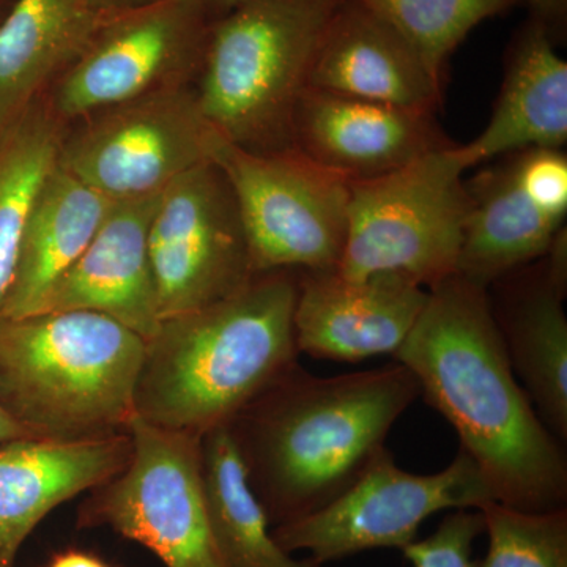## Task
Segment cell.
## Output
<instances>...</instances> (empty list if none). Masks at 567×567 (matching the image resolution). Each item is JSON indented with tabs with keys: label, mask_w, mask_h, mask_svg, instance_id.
<instances>
[{
	"label": "cell",
	"mask_w": 567,
	"mask_h": 567,
	"mask_svg": "<svg viewBox=\"0 0 567 567\" xmlns=\"http://www.w3.org/2000/svg\"><path fill=\"white\" fill-rule=\"evenodd\" d=\"M483 533L480 511L457 509L443 518L431 536L402 548V554L413 567H477L473 547Z\"/></svg>",
	"instance_id": "obj_27"
},
{
	"label": "cell",
	"mask_w": 567,
	"mask_h": 567,
	"mask_svg": "<svg viewBox=\"0 0 567 567\" xmlns=\"http://www.w3.org/2000/svg\"><path fill=\"white\" fill-rule=\"evenodd\" d=\"M517 380L559 442H567L566 229L546 256L487 287Z\"/></svg>",
	"instance_id": "obj_14"
},
{
	"label": "cell",
	"mask_w": 567,
	"mask_h": 567,
	"mask_svg": "<svg viewBox=\"0 0 567 567\" xmlns=\"http://www.w3.org/2000/svg\"><path fill=\"white\" fill-rule=\"evenodd\" d=\"M66 130L41 100L0 136V311L17 271L33 200L58 166Z\"/></svg>",
	"instance_id": "obj_24"
},
{
	"label": "cell",
	"mask_w": 567,
	"mask_h": 567,
	"mask_svg": "<svg viewBox=\"0 0 567 567\" xmlns=\"http://www.w3.org/2000/svg\"><path fill=\"white\" fill-rule=\"evenodd\" d=\"M213 163L233 189L254 275L338 268L347 238L349 182L298 151L256 153L226 140Z\"/></svg>",
	"instance_id": "obj_7"
},
{
	"label": "cell",
	"mask_w": 567,
	"mask_h": 567,
	"mask_svg": "<svg viewBox=\"0 0 567 567\" xmlns=\"http://www.w3.org/2000/svg\"><path fill=\"white\" fill-rule=\"evenodd\" d=\"M200 468L208 524L226 567L323 566L311 557L293 558L276 543L229 424L203 435Z\"/></svg>",
	"instance_id": "obj_23"
},
{
	"label": "cell",
	"mask_w": 567,
	"mask_h": 567,
	"mask_svg": "<svg viewBox=\"0 0 567 567\" xmlns=\"http://www.w3.org/2000/svg\"><path fill=\"white\" fill-rule=\"evenodd\" d=\"M427 300V287L395 271L361 279L336 270L300 271L293 315L298 352L346 363L394 354Z\"/></svg>",
	"instance_id": "obj_13"
},
{
	"label": "cell",
	"mask_w": 567,
	"mask_h": 567,
	"mask_svg": "<svg viewBox=\"0 0 567 567\" xmlns=\"http://www.w3.org/2000/svg\"><path fill=\"white\" fill-rule=\"evenodd\" d=\"M24 439H39V436L29 431V429L13 415V412L6 405L2 398H0V446Z\"/></svg>",
	"instance_id": "obj_30"
},
{
	"label": "cell",
	"mask_w": 567,
	"mask_h": 567,
	"mask_svg": "<svg viewBox=\"0 0 567 567\" xmlns=\"http://www.w3.org/2000/svg\"><path fill=\"white\" fill-rule=\"evenodd\" d=\"M453 425L495 502L548 513L567 503V458L517 380L486 287L451 275L429 289L420 319L393 354Z\"/></svg>",
	"instance_id": "obj_1"
},
{
	"label": "cell",
	"mask_w": 567,
	"mask_h": 567,
	"mask_svg": "<svg viewBox=\"0 0 567 567\" xmlns=\"http://www.w3.org/2000/svg\"><path fill=\"white\" fill-rule=\"evenodd\" d=\"M163 192L118 200L39 312L92 311L152 339L162 323L148 233ZM37 315V312H35Z\"/></svg>",
	"instance_id": "obj_16"
},
{
	"label": "cell",
	"mask_w": 567,
	"mask_h": 567,
	"mask_svg": "<svg viewBox=\"0 0 567 567\" xmlns=\"http://www.w3.org/2000/svg\"><path fill=\"white\" fill-rule=\"evenodd\" d=\"M48 567H110L103 559L81 550L63 551L55 555Z\"/></svg>",
	"instance_id": "obj_32"
},
{
	"label": "cell",
	"mask_w": 567,
	"mask_h": 567,
	"mask_svg": "<svg viewBox=\"0 0 567 567\" xmlns=\"http://www.w3.org/2000/svg\"><path fill=\"white\" fill-rule=\"evenodd\" d=\"M132 456L128 431L58 442L24 439L0 446V567H14L22 544L62 503L96 491Z\"/></svg>",
	"instance_id": "obj_17"
},
{
	"label": "cell",
	"mask_w": 567,
	"mask_h": 567,
	"mask_svg": "<svg viewBox=\"0 0 567 567\" xmlns=\"http://www.w3.org/2000/svg\"><path fill=\"white\" fill-rule=\"evenodd\" d=\"M506 158L465 183L470 204L456 275L486 289L546 256L566 229L528 199L518 185L514 155Z\"/></svg>",
	"instance_id": "obj_22"
},
{
	"label": "cell",
	"mask_w": 567,
	"mask_h": 567,
	"mask_svg": "<svg viewBox=\"0 0 567 567\" xmlns=\"http://www.w3.org/2000/svg\"><path fill=\"white\" fill-rule=\"evenodd\" d=\"M465 171L454 145L383 177L350 182L336 271L350 279L395 271L427 289L456 275L470 204Z\"/></svg>",
	"instance_id": "obj_6"
},
{
	"label": "cell",
	"mask_w": 567,
	"mask_h": 567,
	"mask_svg": "<svg viewBox=\"0 0 567 567\" xmlns=\"http://www.w3.org/2000/svg\"><path fill=\"white\" fill-rule=\"evenodd\" d=\"M533 18L544 25L555 41L565 31L567 20V0H525Z\"/></svg>",
	"instance_id": "obj_29"
},
{
	"label": "cell",
	"mask_w": 567,
	"mask_h": 567,
	"mask_svg": "<svg viewBox=\"0 0 567 567\" xmlns=\"http://www.w3.org/2000/svg\"><path fill=\"white\" fill-rule=\"evenodd\" d=\"M128 464L96 488L89 525H106L152 550L166 567H226L205 507L200 440L134 415Z\"/></svg>",
	"instance_id": "obj_10"
},
{
	"label": "cell",
	"mask_w": 567,
	"mask_h": 567,
	"mask_svg": "<svg viewBox=\"0 0 567 567\" xmlns=\"http://www.w3.org/2000/svg\"><path fill=\"white\" fill-rule=\"evenodd\" d=\"M554 37L532 20L507 54L505 81L483 133L458 145L466 171L528 151H561L567 141V63Z\"/></svg>",
	"instance_id": "obj_19"
},
{
	"label": "cell",
	"mask_w": 567,
	"mask_h": 567,
	"mask_svg": "<svg viewBox=\"0 0 567 567\" xmlns=\"http://www.w3.org/2000/svg\"><path fill=\"white\" fill-rule=\"evenodd\" d=\"M298 274L254 275L223 300L162 320L145 341L136 416L203 436L292 371Z\"/></svg>",
	"instance_id": "obj_3"
},
{
	"label": "cell",
	"mask_w": 567,
	"mask_h": 567,
	"mask_svg": "<svg viewBox=\"0 0 567 567\" xmlns=\"http://www.w3.org/2000/svg\"><path fill=\"white\" fill-rule=\"evenodd\" d=\"M488 502L495 498L486 477L464 450L434 475L404 472L385 450L330 505L271 533L287 554L308 551L324 565L375 548L402 550L440 511L480 509Z\"/></svg>",
	"instance_id": "obj_11"
},
{
	"label": "cell",
	"mask_w": 567,
	"mask_h": 567,
	"mask_svg": "<svg viewBox=\"0 0 567 567\" xmlns=\"http://www.w3.org/2000/svg\"><path fill=\"white\" fill-rule=\"evenodd\" d=\"M96 13L103 18L115 17V14L125 13L142 9V7L152 6V3L162 2V0H87Z\"/></svg>",
	"instance_id": "obj_31"
},
{
	"label": "cell",
	"mask_w": 567,
	"mask_h": 567,
	"mask_svg": "<svg viewBox=\"0 0 567 567\" xmlns=\"http://www.w3.org/2000/svg\"><path fill=\"white\" fill-rule=\"evenodd\" d=\"M293 145L309 162L350 183L383 177L456 144L435 114L308 87L295 112Z\"/></svg>",
	"instance_id": "obj_15"
},
{
	"label": "cell",
	"mask_w": 567,
	"mask_h": 567,
	"mask_svg": "<svg viewBox=\"0 0 567 567\" xmlns=\"http://www.w3.org/2000/svg\"><path fill=\"white\" fill-rule=\"evenodd\" d=\"M148 251L162 320L223 300L251 281L237 203L215 163L194 167L164 189Z\"/></svg>",
	"instance_id": "obj_12"
},
{
	"label": "cell",
	"mask_w": 567,
	"mask_h": 567,
	"mask_svg": "<svg viewBox=\"0 0 567 567\" xmlns=\"http://www.w3.org/2000/svg\"><path fill=\"white\" fill-rule=\"evenodd\" d=\"M104 18L87 0H17L0 22V136L41 102Z\"/></svg>",
	"instance_id": "obj_20"
},
{
	"label": "cell",
	"mask_w": 567,
	"mask_h": 567,
	"mask_svg": "<svg viewBox=\"0 0 567 567\" xmlns=\"http://www.w3.org/2000/svg\"><path fill=\"white\" fill-rule=\"evenodd\" d=\"M204 3L205 9H207L208 14H210L212 20H218V18L224 17V14L229 13L230 10H234L235 7L244 3L245 0H200Z\"/></svg>",
	"instance_id": "obj_33"
},
{
	"label": "cell",
	"mask_w": 567,
	"mask_h": 567,
	"mask_svg": "<svg viewBox=\"0 0 567 567\" xmlns=\"http://www.w3.org/2000/svg\"><path fill=\"white\" fill-rule=\"evenodd\" d=\"M80 122L66 130L58 164L114 203L164 192L181 175L213 163L224 141L193 85L151 93Z\"/></svg>",
	"instance_id": "obj_8"
},
{
	"label": "cell",
	"mask_w": 567,
	"mask_h": 567,
	"mask_svg": "<svg viewBox=\"0 0 567 567\" xmlns=\"http://www.w3.org/2000/svg\"><path fill=\"white\" fill-rule=\"evenodd\" d=\"M144 357V338L99 312L0 319V398L39 439L123 434Z\"/></svg>",
	"instance_id": "obj_4"
},
{
	"label": "cell",
	"mask_w": 567,
	"mask_h": 567,
	"mask_svg": "<svg viewBox=\"0 0 567 567\" xmlns=\"http://www.w3.org/2000/svg\"><path fill=\"white\" fill-rule=\"evenodd\" d=\"M518 185L529 200L550 218L565 223L567 213V159L561 151L516 153Z\"/></svg>",
	"instance_id": "obj_28"
},
{
	"label": "cell",
	"mask_w": 567,
	"mask_h": 567,
	"mask_svg": "<svg viewBox=\"0 0 567 567\" xmlns=\"http://www.w3.org/2000/svg\"><path fill=\"white\" fill-rule=\"evenodd\" d=\"M371 11L415 50L440 84L447 62L481 22L499 17L520 0H350Z\"/></svg>",
	"instance_id": "obj_25"
},
{
	"label": "cell",
	"mask_w": 567,
	"mask_h": 567,
	"mask_svg": "<svg viewBox=\"0 0 567 567\" xmlns=\"http://www.w3.org/2000/svg\"><path fill=\"white\" fill-rule=\"evenodd\" d=\"M477 511L488 537L477 567H567V507L527 513L488 502Z\"/></svg>",
	"instance_id": "obj_26"
},
{
	"label": "cell",
	"mask_w": 567,
	"mask_h": 567,
	"mask_svg": "<svg viewBox=\"0 0 567 567\" xmlns=\"http://www.w3.org/2000/svg\"><path fill=\"white\" fill-rule=\"evenodd\" d=\"M308 87L425 114L443 100V85L415 50L350 0H341L323 33Z\"/></svg>",
	"instance_id": "obj_18"
},
{
	"label": "cell",
	"mask_w": 567,
	"mask_h": 567,
	"mask_svg": "<svg viewBox=\"0 0 567 567\" xmlns=\"http://www.w3.org/2000/svg\"><path fill=\"white\" fill-rule=\"evenodd\" d=\"M420 395L398 361L336 377L297 364L246 405L229 427L270 524L311 516L352 487Z\"/></svg>",
	"instance_id": "obj_2"
},
{
	"label": "cell",
	"mask_w": 567,
	"mask_h": 567,
	"mask_svg": "<svg viewBox=\"0 0 567 567\" xmlns=\"http://www.w3.org/2000/svg\"><path fill=\"white\" fill-rule=\"evenodd\" d=\"M114 204L55 166L29 213L0 319H20L40 311L52 286L85 251Z\"/></svg>",
	"instance_id": "obj_21"
},
{
	"label": "cell",
	"mask_w": 567,
	"mask_h": 567,
	"mask_svg": "<svg viewBox=\"0 0 567 567\" xmlns=\"http://www.w3.org/2000/svg\"><path fill=\"white\" fill-rule=\"evenodd\" d=\"M339 3L245 0L212 22L196 92L224 140L256 153L295 151V112Z\"/></svg>",
	"instance_id": "obj_5"
},
{
	"label": "cell",
	"mask_w": 567,
	"mask_h": 567,
	"mask_svg": "<svg viewBox=\"0 0 567 567\" xmlns=\"http://www.w3.org/2000/svg\"><path fill=\"white\" fill-rule=\"evenodd\" d=\"M212 17L200 0H162L104 18L44 102L66 126L199 76Z\"/></svg>",
	"instance_id": "obj_9"
}]
</instances>
